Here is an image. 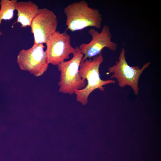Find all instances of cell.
I'll list each match as a JSON object with an SVG mask.
<instances>
[{
  "instance_id": "cell-8",
  "label": "cell",
  "mask_w": 161,
  "mask_h": 161,
  "mask_svg": "<svg viewBox=\"0 0 161 161\" xmlns=\"http://www.w3.org/2000/svg\"><path fill=\"white\" fill-rule=\"evenodd\" d=\"M58 23L57 16L52 11L47 8H39L30 26L34 38L33 45L45 44L56 31Z\"/></svg>"
},
{
  "instance_id": "cell-6",
  "label": "cell",
  "mask_w": 161,
  "mask_h": 161,
  "mask_svg": "<svg viewBox=\"0 0 161 161\" xmlns=\"http://www.w3.org/2000/svg\"><path fill=\"white\" fill-rule=\"evenodd\" d=\"M71 38L66 30L61 33L56 31L46 43L47 48L45 51L48 64L57 66L69 58L75 48L71 45Z\"/></svg>"
},
{
  "instance_id": "cell-3",
  "label": "cell",
  "mask_w": 161,
  "mask_h": 161,
  "mask_svg": "<svg viewBox=\"0 0 161 161\" xmlns=\"http://www.w3.org/2000/svg\"><path fill=\"white\" fill-rule=\"evenodd\" d=\"M75 49L71 59L57 66L61 73L58 83L59 91L64 94L72 95L76 90L83 89L87 85L86 80L79 74V66L83 55L78 47H76Z\"/></svg>"
},
{
  "instance_id": "cell-9",
  "label": "cell",
  "mask_w": 161,
  "mask_h": 161,
  "mask_svg": "<svg viewBox=\"0 0 161 161\" xmlns=\"http://www.w3.org/2000/svg\"><path fill=\"white\" fill-rule=\"evenodd\" d=\"M38 5L31 1L17 2L16 9L17 11V18L13 24L20 23L21 28L31 26L32 22L38 13L39 10Z\"/></svg>"
},
{
  "instance_id": "cell-4",
  "label": "cell",
  "mask_w": 161,
  "mask_h": 161,
  "mask_svg": "<svg viewBox=\"0 0 161 161\" xmlns=\"http://www.w3.org/2000/svg\"><path fill=\"white\" fill-rule=\"evenodd\" d=\"M118 58L115 64L108 68L106 75L112 73L110 78L116 79L120 87L129 86L134 95H137L139 92L140 77L144 70L151 64V62L145 63L141 68L137 66H130L126 60V50L123 47L122 48Z\"/></svg>"
},
{
  "instance_id": "cell-1",
  "label": "cell",
  "mask_w": 161,
  "mask_h": 161,
  "mask_svg": "<svg viewBox=\"0 0 161 161\" xmlns=\"http://www.w3.org/2000/svg\"><path fill=\"white\" fill-rule=\"evenodd\" d=\"M92 58L81 61L79 74L82 78L87 80V85L85 88L76 90L74 92L77 101L83 105L88 103L89 96L94 90L98 89L101 91H104V86L116 83L113 80H104L100 78L99 69L103 61L102 53Z\"/></svg>"
},
{
  "instance_id": "cell-2",
  "label": "cell",
  "mask_w": 161,
  "mask_h": 161,
  "mask_svg": "<svg viewBox=\"0 0 161 161\" xmlns=\"http://www.w3.org/2000/svg\"><path fill=\"white\" fill-rule=\"evenodd\" d=\"M64 13L66 16V30L73 32L88 27H101L102 18L99 10L89 7L85 1L69 4L64 8Z\"/></svg>"
},
{
  "instance_id": "cell-7",
  "label": "cell",
  "mask_w": 161,
  "mask_h": 161,
  "mask_svg": "<svg viewBox=\"0 0 161 161\" xmlns=\"http://www.w3.org/2000/svg\"><path fill=\"white\" fill-rule=\"evenodd\" d=\"M88 33L92 37V40L88 44H80L78 47L83 55L81 61L91 59L99 55L104 48L114 52L117 49V44L111 40L112 34L108 25H104L100 32L95 29L90 28Z\"/></svg>"
},
{
  "instance_id": "cell-10",
  "label": "cell",
  "mask_w": 161,
  "mask_h": 161,
  "mask_svg": "<svg viewBox=\"0 0 161 161\" xmlns=\"http://www.w3.org/2000/svg\"><path fill=\"white\" fill-rule=\"evenodd\" d=\"M17 0H1L0 1V25L2 20H9L14 17ZM2 33L0 30V36Z\"/></svg>"
},
{
  "instance_id": "cell-5",
  "label": "cell",
  "mask_w": 161,
  "mask_h": 161,
  "mask_svg": "<svg viewBox=\"0 0 161 161\" xmlns=\"http://www.w3.org/2000/svg\"><path fill=\"white\" fill-rule=\"evenodd\" d=\"M44 48L43 44H38L20 51L17 56L20 69L36 77L42 75L47 70L49 65Z\"/></svg>"
}]
</instances>
